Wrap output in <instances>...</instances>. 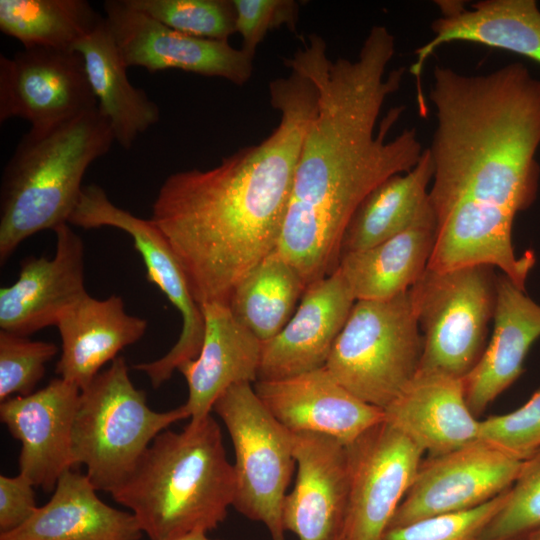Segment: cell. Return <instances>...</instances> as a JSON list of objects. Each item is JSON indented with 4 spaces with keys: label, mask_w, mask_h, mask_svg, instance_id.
Wrapping results in <instances>:
<instances>
[{
    "label": "cell",
    "mask_w": 540,
    "mask_h": 540,
    "mask_svg": "<svg viewBox=\"0 0 540 540\" xmlns=\"http://www.w3.org/2000/svg\"><path fill=\"white\" fill-rule=\"evenodd\" d=\"M429 98L437 233L427 268L486 265L525 290L536 258L516 256L512 228L538 191L540 79L519 62L481 75L436 66Z\"/></svg>",
    "instance_id": "obj_1"
},
{
    "label": "cell",
    "mask_w": 540,
    "mask_h": 540,
    "mask_svg": "<svg viewBox=\"0 0 540 540\" xmlns=\"http://www.w3.org/2000/svg\"><path fill=\"white\" fill-rule=\"evenodd\" d=\"M394 53V36L376 25L354 59L331 60L325 41L312 35L285 61L317 90L276 247L306 288L338 268L343 234L364 198L389 177L412 170L423 154L415 128L387 139L403 107L389 110L375 130L405 72L387 73Z\"/></svg>",
    "instance_id": "obj_2"
},
{
    "label": "cell",
    "mask_w": 540,
    "mask_h": 540,
    "mask_svg": "<svg viewBox=\"0 0 540 540\" xmlns=\"http://www.w3.org/2000/svg\"><path fill=\"white\" fill-rule=\"evenodd\" d=\"M280 122L262 142L206 170L170 174L151 220L177 256L199 305L227 303L245 275L277 247L317 90L302 71L269 84Z\"/></svg>",
    "instance_id": "obj_3"
},
{
    "label": "cell",
    "mask_w": 540,
    "mask_h": 540,
    "mask_svg": "<svg viewBox=\"0 0 540 540\" xmlns=\"http://www.w3.org/2000/svg\"><path fill=\"white\" fill-rule=\"evenodd\" d=\"M110 494L133 513L150 540L215 529L235 495L219 424L210 414L181 432L164 430Z\"/></svg>",
    "instance_id": "obj_4"
},
{
    "label": "cell",
    "mask_w": 540,
    "mask_h": 540,
    "mask_svg": "<svg viewBox=\"0 0 540 540\" xmlns=\"http://www.w3.org/2000/svg\"><path fill=\"white\" fill-rule=\"evenodd\" d=\"M113 142L98 108L21 137L1 178V264L30 236L68 224L86 170Z\"/></svg>",
    "instance_id": "obj_5"
},
{
    "label": "cell",
    "mask_w": 540,
    "mask_h": 540,
    "mask_svg": "<svg viewBox=\"0 0 540 540\" xmlns=\"http://www.w3.org/2000/svg\"><path fill=\"white\" fill-rule=\"evenodd\" d=\"M190 418L184 404L157 412L137 389L118 356L81 390L72 437V468L84 465L96 490L113 492L133 472L152 441Z\"/></svg>",
    "instance_id": "obj_6"
},
{
    "label": "cell",
    "mask_w": 540,
    "mask_h": 540,
    "mask_svg": "<svg viewBox=\"0 0 540 540\" xmlns=\"http://www.w3.org/2000/svg\"><path fill=\"white\" fill-rule=\"evenodd\" d=\"M423 337L409 290L387 300H357L325 368L361 400L385 409L412 381Z\"/></svg>",
    "instance_id": "obj_7"
},
{
    "label": "cell",
    "mask_w": 540,
    "mask_h": 540,
    "mask_svg": "<svg viewBox=\"0 0 540 540\" xmlns=\"http://www.w3.org/2000/svg\"><path fill=\"white\" fill-rule=\"evenodd\" d=\"M493 267L475 265L447 271L427 268L409 289L423 337L418 370L463 379L486 347L493 318Z\"/></svg>",
    "instance_id": "obj_8"
},
{
    "label": "cell",
    "mask_w": 540,
    "mask_h": 540,
    "mask_svg": "<svg viewBox=\"0 0 540 540\" xmlns=\"http://www.w3.org/2000/svg\"><path fill=\"white\" fill-rule=\"evenodd\" d=\"M230 434L235 462L232 506L285 540L282 508L294 466L292 432L267 410L250 383L229 387L213 409Z\"/></svg>",
    "instance_id": "obj_9"
},
{
    "label": "cell",
    "mask_w": 540,
    "mask_h": 540,
    "mask_svg": "<svg viewBox=\"0 0 540 540\" xmlns=\"http://www.w3.org/2000/svg\"><path fill=\"white\" fill-rule=\"evenodd\" d=\"M68 224L84 229L114 227L130 235L146 267L147 279L180 313L181 331L172 348L156 360L133 366L147 375L153 388L160 387L183 362L197 357L204 338L201 307L168 240L151 219L139 218L116 206L96 184L83 186Z\"/></svg>",
    "instance_id": "obj_10"
},
{
    "label": "cell",
    "mask_w": 540,
    "mask_h": 540,
    "mask_svg": "<svg viewBox=\"0 0 540 540\" xmlns=\"http://www.w3.org/2000/svg\"><path fill=\"white\" fill-rule=\"evenodd\" d=\"M346 450V540H382L413 483L424 452L386 421L346 445Z\"/></svg>",
    "instance_id": "obj_11"
},
{
    "label": "cell",
    "mask_w": 540,
    "mask_h": 540,
    "mask_svg": "<svg viewBox=\"0 0 540 540\" xmlns=\"http://www.w3.org/2000/svg\"><path fill=\"white\" fill-rule=\"evenodd\" d=\"M521 465V460L480 439L429 456L422 460L388 528L480 506L509 489Z\"/></svg>",
    "instance_id": "obj_12"
},
{
    "label": "cell",
    "mask_w": 540,
    "mask_h": 540,
    "mask_svg": "<svg viewBox=\"0 0 540 540\" xmlns=\"http://www.w3.org/2000/svg\"><path fill=\"white\" fill-rule=\"evenodd\" d=\"M97 108L81 55L24 48L0 54V122L21 118L43 129Z\"/></svg>",
    "instance_id": "obj_13"
},
{
    "label": "cell",
    "mask_w": 540,
    "mask_h": 540,
    "mask_svg": "<svg viewBox=\"0 0 540 540\" xmlns=\"http://www.w3.org/2000/svg\"><path fill=\"white\" fill-rule=\"evenodd\" d=\"M105 20L124 64L151 73L169 69L245 84L254 57L228 41L178 32L131 7L126 0L104 2Z\"/></svg>",
    "instance_id": "obj_14"
},
{
    "label": "cell",
    "mask_w": 540,
    "mask_h": 540,
    "mask_svg": "<svg viewBox=\"0 0 540 540\" xmlns=\"http://www.w3.org/2000/svg\"><path fill=\"white\" fill-rule=\"evenodd\" d=\"M297 476L282 508L285 531L299 540H346L349 466L346 445L328 435L292 433Z\"/></svg>",
    "instance_id": "obj_15"
},
{
    "label": "cell",
    "mask_w": 540,
    "mask_h": 540,
    "mask_svg": "<svg viewBox=\"0 0 540 540\" xmlns=\"http://www.w3.org/2000/svg\"><path fill=\"white\" fill-rule=\"evenodd\" d=\"M53 258L28 257L17 280L0 289V328L28 336L56 326L87 293L84 283V243L68 224L54 230Z\"/></svg>",
    "instance_id": "obj_16"
},
{
    "label": "cell",
    "mask_w": 540,
    "mask_h": 540,
    "mask_svg": "<svg viewBox=\"0 0 540 540\" xmlns=\"http://www.w3.org/2000/svg\"><path fill=\"white\" fill-rule=\"evenodd\" d=\"M80 392L58 377L29 395L1 402V422L21 443L19 474L46 492L72 468L71 437Z\"/></svg>",
    "instance_id": "obj_17"
},
{
    "label": "cell",
    "mask_w": 540,
    "mask_h": 540,
    "mask_svg": "<svg viewBox=\"0 0 540 540\" xmlns=\"http://www.w3.org/2000/svg\"><path fill=\"white\" fill-rule=\"evenodd\" d=\"M253 387L267 410L292 433H320L348 445L385 421L383 409L352 394L325 367L256 381Z\"/></svg>",
    "instance_id": "obj_18"
},
{
    "label": "cell",
    "mask_w": 540,
    "mask_h": 540,
    "mask_svg": "<svg viewBox=\"0 0 540 540\" xmlns=\"http://www.w3.org/2000/svg\"><path fill=\"white\" fill-rule=\"evenodd\" d=\"M355 301L338 269L310 284L282 330L263 342L257 381L286 379L325 367Z\"/></svg>",
    "instance_id": "obj_19"
},
{
    "label": "cell",
    "mask_w": 540,
    "mask_h": 540,
    "mask_svg": "<svg viewBox=\"0 0 540 540\" xmlns=\"http://www.w3.org/2000/svg\"><path fill=\"white\" fill-rule=\"evenodd\" d=\"M440 16L431 23L433 38L415 51L409 72L417 80L420 114L427 113L421 74L442 45L467 41L515 53L540 64V8L535 0H482L466 7L456 0L435 1Z\"/></svg>",
    "instance_id": "obj_20"
},
{
    "label": "cell",
    "mask_w": 540,
    "mask_h": 540,
    "mask_svg": "<svg viewBox=\"0 0 540 540\" xmlns=\"http://www.w3.org/2000/svg\"><path fill=\"white\" fill-rule=\"evenodd\" d=\"M200 307L204 318L200 352L177 369L187 382L184 406L193 423L209 416L229 387L258 380L263 347V342L234 317L227 303L207 302Z\"/></svg>",
    "instance_id": "obj_21"
},
{
    "label": "cell",
    "mask_w": 540,
    "mask_h": 540,
    "mask_svg": "<svg viewBox=\"0 0 540 540\" xmlns=\"http://www.w3.org/2000/svg\"><path fill=\"white\" fill-rule=\"evenodd\" d=\"M493 332L479 361L462 379L476 417L523 373L524 360L540 337V305L507 276L496 278Z\"/></svg>",
    "instance_id": "obj_22"
},
{
    "label": "cell",
    "mask_w": 540,
    "mask_h": 540,
    "mask_svg": "<svg viewBox=\"0 0 540 540\" xmlns=\"http://www.w3.org/2000/svg\"><path fill=\"white\" fill-rule=\"evenodd\" d=\"M385 421L430 457L478 440L479 421L469 409L462 379L418 370L385 409Z\"/></svg>",
    "instance_id": "obj_23"
},
{
    "label": "cell",
    "mask_w": 540,
    "mask_h": 540,
    "mask_svg": "<svg viewBox=\"0 0 540 540\" xmlns=\"http://www.w3.org/2000/svg\"><path fill=\"white\" fill-rule=\"evenodd\" d=\"M147 326L126 312L121 297L100 300L86 294L56 325L61 338L56 373L82 390L122 349L140 340Z\"/></svg>",
    "instance_id": "obj_24"
},
{
    "label": "cell",
    "mask_w": 540,
    "mask_h": 540,
    "mask_svg": "<svg viewBox=\"0 0 540 540\" xmlns=\"http://www.w3.org/2000/svg\"><path fill=\"white\" fill-rule=\"evenodd\" d=\"M96 491L86 474L65 470L50 500L0 540H141L133 513L107 505Z\"/></svg>",
    "instance_id": "obj_25"
},
{
    "label": "cell",
    "mask_w": 540,
    "mask_h": 540,
    "mask_svg": "<svg viewBox=\"0 0 540 540\" xmlns=\"http://www.w3.org/2000/svg\"><path fill=\"white\" fill-rule=\"evenodd\" d=\"M437 233L430 205L394 237L340 257L338 270L355 300H387L407 292L427 269Z\"/></svg>",
    "instance_id": "obj_26"
},
{
    "label": "cell",
    "mask_w": 540,
    "mask_h": 540,
    "mask_svg": "<svg viewBox=\"0 0 540 540\" xmlns=\"http://www.w3.org/2000/svg\"><path fill=\"white\" fill-rule=\"evenodd\" d=\"M84 62L99 112L107 119L115 142L130 149L136 138L156 125L160 109L147 93L134 87L105 16L102 23L73 48Z\"/></svg>",
    "instance_id": "obj_27"
},
{
    "label": "cell",
    "mask_w": 540,
    "mask_h": 540,
    "mask_svg": "<svg viewBox=\"0 0 540 540\" xmlns=\"http://www.w3.org/2000/svg\"><path fill=\"white\" fill-rule=\"evenodd\" d=\"M433 162L428 148L409 172L389 177L361 202L342 237L340 257L368 249L410 227L429 204Z\"/></svg>",
    "instance_id": "obj_28"
},
{
    "label": "cell",
    "mask_w": 540,
    "mask_h": 540,
    "mask_svg": "<svg viewBox=\"0 0 540 540\" xmlns=\"http://www.w3.org/2000/svg\"><path fill=\"white\" fill-rule=\"evenodd\" d=\"M305 289L297 270L275 249L239 281L227 304L243 326L266 342L291 318Z\"/></svg>",
    "instance_id": "obj_29"
},
{
    "label": "cell",
    "mask_w": 540,
    "mask_h": 540,
    "mask_svg": "<svg viewBox=\"0 0 540 540\" xmlns=\"http://www.w3.org/2000/svg\"><path fill=\"white\" fill-rule=\"evenodd\" d=\"M103 20L86 0H0V30L24 48L73 50Z\"/></svg>",
    "instance_id": "obj_30"
},
{
    "label": "cell",
    "mask_w": 540,
    "mask_h": 540,
    "mask_svg": "<svg viewBox=\"0 0 540 540\" xmlns=\"http://www.w3.org/2000/svg\"><path fill=\"white\" fill-rule=\"evenodd\" d=\"M134 9L183 34L228 41L236 33L232 0H126Z\"/></svg>",
    "instance_id": "obj_31"
},
{
    "label": "cell",
    "mask_w": 540,
    "mask_h": 540,
    "mask_svg": "<svg viewBox=\"0 0 540 540\" xmlns=\"http://www.w3.org/2000/svg\"><path fill=\"white\" fill-rule=\"evenodd\" d=\"M540 527V449L522 461L505 503L480 540H519Z\"/></svg>",
    "instance_id": "obj_32"
},
{
    "label": "cell",
    "mask_w": 540,
    "mask_h": 540,
    "mask_svg": "<svg viewBox=\"0 0 540 540\" xmlns=\"http://www.w3.org/2000/svg\"><path fill=\"white\" fill-rule=\"evenodd\" d=\"M58 352L51 342L0 331V401L34 392L46 364Z\"/></svg>",
    "instance_id": "obj_33"
},
{
    "label": "cell",
    "mask_w": 540,
    "mask_h": 540,
    "mask_svg": "<svg viewBox=\"0 0 540 540\" xmlns=\"http://www.w3.org/2000/svg\"><path fill=\"white\" fill-rule=\"evenodd\" d=\"M508 489L472 509L439 514L388 528L382 540H480L506 501Z\"/></svg>",
    "instance_id": "obj_34"
},
{
    "label": "cell",
    "mask_w": 540,
    "mask_h": 540,
    "mask_svg": "<svg viewBox=\"0 0 540 540\" xmlns=\"http://www.w3.org/2000/svg\"><path fill=\"white\" fill-rule=\"evenodd\" d=\"M478 438L525 460L540 449V387L516 410L479 421Z\"/></svg>",
    "instance_id": "obj_35"
},
{
    "label": "cell",
    "mask_w": 540,
    "mask_h": 540,
    "mask_svg": "<svg viewBox=\"0 0 540 540\" xmlns=\"http://www.w3.org/2000/svg\"><path fill=\"white\" fill-rule=\"evenodd\" d=\"M236 14V33L241 49L254 57L266 34L281 26L292 31L298 19V4L293 0H232Z\"/></svg>",
    "instance_id": "obj_36"
},
{
    "label": "cell",
    "mask_w": 540,
    "mask_h": 540,
    "mask_svg": "<svg viewBox=\"0 0 540 540\" xmlns=\"http://www.w3.org/2000/svg\"><path fill=\"white\" fill-rule=\"evenodd\" d=\"M34 485L23 475L0 476V534L22 526L37 510Z\"/></svg>",
    "instance_id": "obj_37"
},
{
    "label": "cell",
    "mask_w": 540,
    "mask_h": 540,
    "mask_svg": "<svg viewBox=\"0 0 540 540\" xmlns=\"http://www.w3.org/2000/svg\"><path fill=\"white\" fill-rule=\"evenodd\" d=\"M174 540H216V539L209 538L207 536V532L196 531V532H192L187 535L181 536L179 538H176Z\"/></svg>",
    "instance_id": "obj_38"
},
{
    "label": "cell",
    "mask_w": 540,
    "mask_h": 540,
    "mask_svg": "<svg viewBox=\"0 0 540 540\" xmlns=\"http://www.w3.org/2000/svg\"><path fill=\"white\" fill-rule=\"evenodd\" d=\"M519 540H540V527L529 532Z\"/></svg>",
    "instance_id": "obj_39"
}]
</instances>
